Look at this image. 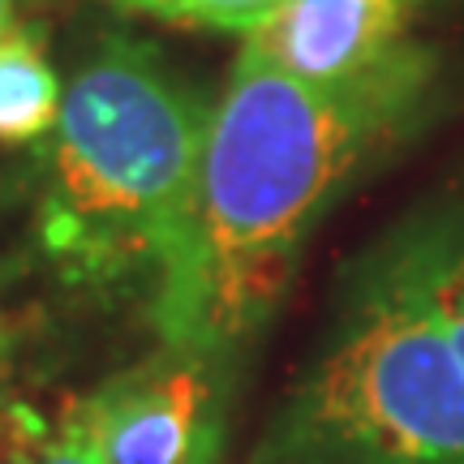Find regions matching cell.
Returning a JSON list of instances; mask_svg holds the SVG:
<instances>
[{"mask_svg":"<svg viewBox=\"0 0 464 464\" xmlns=\"http://www.w3.org/2000/svg\"><path fill=\"white\" fill-rule=\"evenodd\" d=\"M439 61L421 44L353 82H301L241 44L219 86L189 224L150 323L164 344L241 362L335 198L426 121Z\"/></svg>","mask_w":464,"mask_h":464,"instance_id":"cell-1","label":"cell"},{"mask_svg":"<svg viewBox=\"0 0 464 464\" xmlns=\"http://www.w3.org/2000/svg\"><path fill=\"white\" fill-rule=\"evenodd\" d=\"M216 100L130 31H103L65 73L31 150V246L65 293L160 288L181 246Z\"/></svg>","mask_w":464,"mask_h":464,"instance_id":"cell-2","label":"cell"},{"mask_svg":"<svg viewBox=\"0 0 464 464\" xmlns=\"http://www.w3.org/2000/svg\"><path fill=\"white\" fill-rule=\"evenodd\" d=\"M249 464H464V365L400 228L344 276L332 332Z\"/></svg>","mask_w":464,"mask_h":464,"instance_id":"cell-3","label":"cell"},{"mask_svg":"<svg viewBox=\"0 0 464 464\" xmlns=\"http://www.w3.org/2000/svg\"><path fill=\"white\" fill-rule=\"evenodd\" d=\"M232 379V357L160 340L69 404L108 464H219Z\"/></svg>","mask_w":464,"mask_h":464,"instance_id":"cell-4","label":"cell"},{"mask_svg":"<svg viewBox=\"0 0 464 464\" xmlns=\"http://www.w3.org/2000/svg\"><path fill=\"white\" fill-rule=\"evenodd\" d=\"M426 0H284L246 44L301 82H353L392 61Z\"/></svg>","mask_w":464,"mask_h":464,"instance_id":"cell-5","label":"cell"},{"mask_svg":"<svg viewBox=\"0 0 464 464\" xmlns=\"http://www.w3.org/2000/svg\"><path fill=\"white\" fill-rule=\"evenodd\" d=\"M61 103L65 73L31 26H14L0 39V150H34L52 133Z\"/></svg>","mask_w":464,"mask_h":464,"instance_id":"cell-6","label":"cell"},{"mask_svg":"<svg viewBox=\"0 0 464 464\" xmlns=\"http://www.w3.org/2000/svg\"><path fill=\"white\" fill-rule=\"evenodd\" d=\"M421 288L464 365V194L400 224Z\"/></svg>","mask_w":464,"mask_h":464,"instance_id":"cell-7","label":"cell"},{"mask_svg":"<svg viewBox=\"0 0 464 464\" xmlns=\"http://www.w3.org/2000/svg\"><path fill=\"white\" fill-rule=\"evenodd\" d=\"M9 464H108L103 451L91 443L86 426L78 421L73 404H61V413L34 417L31 409H14V448Z\"/></svg>","mask_w":464,"mask_h":464,"instance_id":"cell-8","label":"cell"},{"mask_svg":"<svg viewBox=\"0 0 464 464\" xmlns=\"http://www.w3.org/2000/svg\"><path fill=\"white\" fill-rule=\"evenodd\" d=\"M130 14L155 17L168 26H189V31H224V34H258L280 14L284 0H108Z\"/></svg>","mask_w":464,"mask_h":464,"instance_id":"cell-9","label":"cell"},{"mask_svg":"<svg viewBox=\"0 0 464 464\" xmlns=\"http://www.w3.org/2000/svg\"><path fill=\"white\" fill-rule=\"evenodd\" d=\"M9 448H14V409L5 396V344H0V464H9Z\"/></svg>","mask_w":464,"mask_h":464,"instance_id":"cell-10","label":"cell"},{"mask_svg":"<svg viewBox=\"0 0 464 464\" xmlns=\"http://www.w3.org/2000/svg\"><path fill=\"white\" fill-rule=\"evenodd\" d=\"M17 26V0H0V39Z\"/></svg>","mask_w":464,"mask_h":464,"instance_id":"cell-11","label":"cell"}]
</instances>
